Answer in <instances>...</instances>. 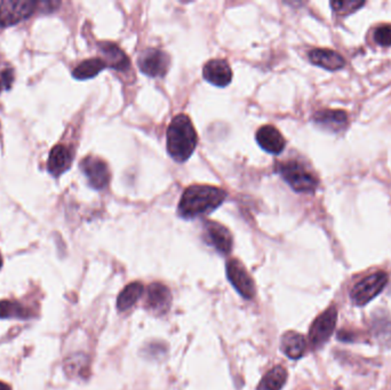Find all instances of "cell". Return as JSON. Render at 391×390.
Listing matches in <instances>:
<instances>
[{
  "label": "cell",
  "mask_w": 391,
  "mask_h": 390,
  "mask_svg": "<svg viewBox=\"0 0 391 390\" xmlns=\"http://www.w3.org/2000/svg\"><path fill=\"white\" fill-rule=\"evenodd\" d=\"M225 198L227 193L220 188L193 184L183 193L177 212L181 218L186 220L207 216L221 206Z\"/></svg>",
  "instance_id": "cell-1"
},
{
  "label": "cell",
  "mask_w": 391,
  "mask_h": 390,
  "mask_svg": "<svg viewBox=\"0 0 391 390\" xmlns=\"http://www.w3.org/2000/svg\"><path fill=\"white\" fill-rule=\"evenodd\" d=\"M198 143L191 120L186 115H177L167 129V152L177 163L186 161L191 157Z\"/></svg>",
  "instance_id": "cell-2"
},
{
  "label": "cell",
  "mask_w": 391,
  "mask_h": 390,
  "mask_svg": "<svg viewBox=\"0 0 391 390\" xmlns=\"http://www.w3.org/2000/svg\"><path fill=\"white\" fill-rule=\"evenodd\" d=\"M277 172L296 193L310 194L317 189L318 180L316 177L298 161L279 163L277 164Z\"/></svg>",
  "instance_id": "cell-3"
},
{
  "label": "cell",
  "mask_w": 391,
  "mask_h": 390,
  "mask_svg": "<svg viewBox=\"0 0 391 390\" xmlns=\"http://www.w3.org/2000/svg\"><path fill=\"white\" fill-rule=\"evenodd\" d=\"M388 284V275L383 271H376L353 285L350 291V299L356 306H364L381 293Z\"/></svg>",
  "instance_id": "cell-4"
},
{
  "label": "cell",
  "mask_w": 391,
  "mask_h": 390,
  "mask_svg": "<svg viewBox=\"0 0 391 390\" xmlns=\"http://www.w3.org/2000/svg\"><path fill=\"white\" fill-rule=\"evenodd\" d=\"M38 3L35 0H5L0 3V28L14 26L31 17Z\"/></svg>",
  "instance_id": "cell-5"
},
{
  "label": "cell",
  "mask_w": 391,
  "mask_h": 390,
  "mask_svg": "<svg viewBox=\"0 0 391 390\" xmlns=\"http://www.w3.org/2000/svg\"><path fill=\"white\" fill-rule=\"evenodd\" d=\"M337 320V310L334 306L330 307L314 319L309 331V341L314 348H319L332 336Z\"/></svg>",
  "instance_id": "cell-6"
},
{
  "label": "cell",
  "mask_w": 391,
  "mask_h": 390,
  "mask_svg": "<svg viewBox=\"0 0 391 390\" xmlns=\"http://www.w3.org/2000/svg\"><path fill=\"white\" fill-rule=\"evenodd\" d=\"M227 277L234 290L247 300L255 295V284L247 273L246 268L237 259H230L227 262Z\"/></svg>",
  "instance_id": "cell-7"
},
{
  "label": "cell",
  "mask_w": 391,
  "mask_h": 390,
  "mask_svg": "<svg viewBox=\"0 0 391 390\" xmlns=\"http://www.w3.org/2000/svg\"><path fill=\"white\" fill-rule=\"evenodd\" d=\"M138 68L150 77H163L170 68V56L158 49H147L140 54Z\"/></svg>",
  "instance_id": "cell-8"
},
{
  "label": "cell",
  "mask_w": 391,
  "mask_h": 390,
  "mask_svg": "<svg viewBox=\"0 0 391 390\" xmlns=\"http://www.w3.org/2000/svg\"><path fill=\"white\" fill-rule=\"evenodd\" d=\"M81 170L88 180L90 187L101 190L108 186L110 171L108 165L95 156H87L81 161Z\"/></svg>",
  "instance_id": "cell-9"
},
{
  "label": "cell",
  "mask_w": 391,
  "mask_h": 390,
  "mask_svg": "<svg viewBox=\"0 0 391 390\" xmlns=\"http://www.w3.org/2000/svg\"><path fill=\"white\" fill-rule=\"evenodd\" d=\"M204 237L209 245L221 253L228 254L232 248V236L225 226L214 221H206L204 223Z\"/></svg>",
  "instance_id": "cell-10"
},
{
  "label": "cell",
  "mask_w": 391,
  "mask_h": 390,
  "mask_svg": "<svg viewBox=\"0 0 391 390\" xmlns=\"http://www.w3.org/2000/svg\"><path fill=\"white\" fill-rule=\"evenodd\" d=\"M202 77L215 86L225 88L231 83L232 71L225 60L215 58L206 63L202 69Z\"/></svg>",
  "instance_id": "cell-11"
},
{
  "label": "cell",
  "mask_w": 391,
  "mask_h": 390,
  "mask_svg": "<svg viewBox=\"0 0 391 390\" xmlns=\"http://www.w3.org/2000/svg\"><path fill=\"white\" fill-rule=\"evenodd\" d=\"M172 302V294L166 285L161 283H152L147 287L145 307L151 311L157 314L166 313Z\"/></svg>",
  "instance_id": "cell-12"
},
{
  "label": "cell",
  "mask_w": 391,
  "mask_h": 390,
  "mask_svg": "<svg viewBox=\"0 0 391 390\" xmlns=\"http://www.w3.org/2000/svg\"><path fill=\"white\" fill-rule=\"evenodd\" d=\"M255 138L261 148L273 155H279L285 149V139L275 126H262L261 129H257Z\"/></svg>",
  "instance_id": "cell-13"
},
{
  "label": "cell",
  "mask_w": 391,
  "mask_h": 390,
  "mask_svg": "<svg viewBox=\"0 0 391 390\" xmlns=\"http://www.w3.org/2000/svg\"><path fill=\"white\" fill-rule=\"evenodd\" d=\"M314 122L330 132H340L348 125V116L342 110H321L314 113Z\"/></svg>",
  "instance_id": "cell-14"
},
{
  "label": "cell",
  "mask_w": 391,
  "mask_h": 390,
  "mask_svg": "<svg viewBox=\"0 0 391 390\" xmlns=\"http://www.w3.org/2000/svg\"><path fill=\"white\" fill-rule=\"evenodd\" d=\"M309 60L312 65L330 71L340 70L346 65L342 55L334 52L332 49H312L309 52Z\"/></svg>",
  "instance_id": "cell-15"
},
{
  "label": "cell",
  "mask_w": 391,
  "mask_h": 390,
  "mask_svg": "<svg viewBox=\"0 0 391 390\" xmlns=\"http://www.w3.org/2000/svg\"><path fill=\"white\" fill-rule=\"evenodd\" d=\"M99 52L103 55V61L106 67L115 70L124 71L129 69V60L127 55L113 42H101L99 45Z\"/></svg>",
  "instance_id": "cell-16"
},
{
  "label": "cell",
  "mask_w": 391,
  "mask_h": 390,
  "mask_svg": "<svg viewBox=\"0 0 391 390\" xmlns=\"http://www.w3.org/2000/svg\"><path fill=\"white\" fill-rule=\"evenodd\" d=\"M72 156L65 145H55L49 152L47 168L53 177H60L70 168Z\"/></svg>",
  "instance_id": "cell-17"
},
{
  "label": "cell",
  "mask_w": 391,
  "mask_h": 390,
  "mask_svg": "<svg viewBox=\"0 0 391 390\" xmlns=\"http://www.w3.org/2000/svg\"><path fill=\"white\" fill-rule=\"evenodd\" d=\"M280 349L291 359H298L305 355L307 341L305 336L300 333L289 331L282 336Z\"/></svg>",
  "instance_id": "cell-18"
},
{
  "label": "cell",
  "mask_w": 391,
  "mask_h": 390,
  "mask_svg": "<svg viewBox=\"0 0 391 390\" xmlns=\"http://www.w3.org/2000/svg\"><path fill=\"white\" fill-rule=\"evenodd\" d=\"M145 291V287L140 282H134L127 285L124 290L119 293L117 299V307L120 311H126L131 309L135 303L140 300Z\"/></svg>",
  "instance_id": "cell-19"
},
{
  "label": "cell",
  "mask_w": 391,
  "mask_h": 390,
  "mask_svg": "<svg viewBox=\"0 0 391 390\" xmlns=\"http://www.w3.org/2000/svg\"><path fill=\"white\" fill-rule=\"evenodd\" d=\"M287 380V371L277 365L263 375L262 380L257 386V390H282Z\"/></svg>",
  "instance_id": "cell-20"
},
{
  "label": "cell",
  "mask_w": 391,
  "mask_h": 390,
  "mask_svg": "<svg viewBox=\"0 0 391 390\" xmlns=\"http://www.w3.org/2000/svg\"><path fill=\"white\" fill-rule=\"evenodd\" d=\"M106 68V63L102 58H88L74 69L72 76L79 81H86V79L95 77L103 69Z\"/></svg>",
  "instance_id": "cell-21"
},
{
  "label": "cell",
  "mask_w": 391,
  "mask_h": 390,
  "mask_svg": "<svg viewBox=\"0 0 391 390\" xmlns=\"http://www.w3.org/2000/svg\"><path fill=\"white\" fill-rule=\"evenodd\" d=\"M28 311L17 301H0V318H26Z\"/></svg>",
  "instance_id": "cell-22"
},
{
  "label": "cell",
  "mask_w": 391,
  "mask_h": 390,
  "mask_svg": "<svg viewBox=\"0 0 391 390\" xmlns=\"http://www.w3.org/2000/svg\"><path fill=\"white\" fill-rule=\"evenodd\" d=\"M65 370L67 373H71L72 375L83 377V374L88 371V361L83 355H74L67 359Z\"/></svg>",
  "instance_id": "cell-23"
},
{
  "label": "cell",
  "mask_w": 391,
  "mask_h": 390,
  "mask_svg": "<svg viewBox=\"0 0 391 390\" xmlns=\"http://www.w3.org/2000/svg\"><path fill=\"white\" fill-rule=\"evenodd\" d=\"M365 1H358V0H343V1H330V7L333 8L334 12L337 13L346 14L353 13L355 10H358L359 7L364 6Z\"/></svg>",
  "instance_id": "cell-24"
},
{
  "label": "cell",
  "mask_w": 391,
  "mask_h": 390,
  "mask_svg": "<svg viewBox=\"0 0 391 390\" xmlns=\"http://www.w3.org/2000/svg\"><path fill=\"white\" fill-rule=\"evenodd\" d=\"M374 40L376 44L383 47L391 46V26H378L374 31Z\"/></svg>",
  "instance_id": "cell-25"
},
{
  "label": "cell",
  "mask_w": 391,
  "mask_h": 390,
  "mask_svg": "<svg viewBox=\"0 0 391 390\" xmlns=\"http://www.w3.org/2000/svg\"><path fill=\"white\" fill-rule=\"evenodd\" d=\"M13 69L7 68L0 71V90H10L13 84Z\"/></svg>",
  "instance_id": "cell-26"
},
{
  "label": "cell",
  "mask_w": 391,
  "mask_h": 390,
  "mask_svg": "<svg viewBox=\"0 0 391 390\" xmlns=\"http://www.w3.org/2000/svg\"><path fill=\"white\" fill-rule=\"evenodd\" d=\"M0 390H12V388L8 384H3V382L0 381Z\"/></svg>",
  "instance_id": "cell-27"
},
{
  "label": "cell",
  "mask_w": 391,
  "mask_h": 390,
  "mask_svg": "<svg viewBox=\"0 0 391 390\" xmlns=\"http://www.w3.org/2000/svg\"><path fill=\"white\" fill-rule=\"evenodd\" d=\"M1 267H3V257L0 254V269H1Z\"/></svg>",
  "instance_id": "cell-28"
}]
</instances>
